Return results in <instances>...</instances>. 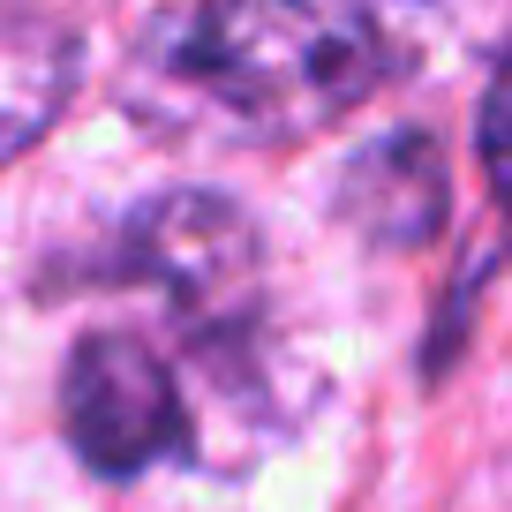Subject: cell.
Returning a JSON list of instances; mask_svg holds the SVG:
<instances>
[{
	"label": "cell",
	"instance_id": "obj_1",
	"mask_svg": "<svg viewBox=\"0 0 512 512\" xmlns=\"http://www.w3.org/2000/svg\"><path fill=\"white\" fill-rule=\"evenodd\" d=\"M151 113H181L219 144H294L392 83L400 53L369 8L234 0L166 8L128 38Z\"/></svg>",
	"mask_w": 512,
	"mask_h": 512
},
{
	"label": "cell",
	"instance_id": "obj_2",
	"mask_svg": "<svg viewBox=\"0 0 512 512\" xmlns=\"http://www.w3.org/2000/svg\"><path fill=\"white\" fill-rule=\"evenodd\" d=\"M61 422L83 467H98V475H144L151 460L189 445V407H181L174 369L136 332L76 339L61 377Z\"/></svg>",
	"mask_w": 512,
	"mask_h": 512
},
{
	"label": "cell",
	"instance_id": "obj_3",
	"mask_svg": "<svg viewBox=\"0 0 512 512\" xmlns=\"http://www.w3.org/2000/svg\"><path fill=\"white\" fill-rule=\"evenodd\" d=\"M128 272L159 287L181 324H226L256 317V287H264V234L241 219L226 196H159L144 219H128Z\"/></svg>",
	"mask_w": 512,
	"mask_h": 512
},
{
	"label": "cell",
	"instance_id": "obj_4",
	"mask_svg": "<svg viewBox=\"0 0 512 512\" xmlns=\"http://www.w3.org/2000/svg\"><path fill=\"white\" fill-rule=\"evenodd\" d=\"M339 204H347V219L362 234L392 241V249H415L430 226H445V151L422 128H400V136L369 144L347 166Z\"/></svg>",
	"mask_w": 512,
	"mask_h": 512
},
{
	"label": "cell",
	"instance_id": "obj_5",
	"mask_svg": "<svg viewBox=\"0 0 512 512\" xmlns=\"http://www.w3.org/2000/svg\"><path fill=\"white\" fill-rule=\"evenodd\" d=\"M76 83V31L53 16H0V166L31 151Z\"/></svg>",
	"mask_w": 512,
	"mask_h": 512
},
{
	"label": "cell",
	"instance_id": "obj_6",
	"mask_svg": "<svg viewBox=\"0 0 512 512\" xmlns=\"http://www.w3.org/2000/svg\"><path fill=\"white\" fill-rule=\"evenodd\" d=\"M482 166H490L497 204H512V46L497 61L490 91H482Z\"/></svg>",
	"mask_w": 512,
	"mask_h": 512
}]
</instances>
